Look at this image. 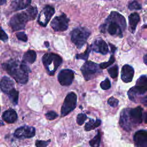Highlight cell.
<instances>
[{
	"mask_svg": "<svg viewBox=\"0 0 147 147\" xmlns=\"http://www.w3.org/2000/svg\"><path fill=\"white\" fill-rule=\"evenodd\" d=\"M9 98L10 101L14 105H16L18 103V92L15 88L11 90L8 94H7Z\"/></svg>",
	"mask_w": 147,
	"mask_h": 147,
	"instance_id": "cell-23",
	"label": "cell"
},
{
	"mask_svg": "<svg viewBox=\"0 0 147 147\" xmlns=\"http://www.w3.org/2000/svg\"><path fill=\"white\" fill-rule=\"evenodd\" d=\"M140 21V16L137 13H133L129 16L130 30L132 33L135 32L138 22Z\"/></svg>",
	"mask_w": 147,
	"mask_h": 147,
	"instance_id": "cell-20",
	"label": "cell"
},
{
	"mask_svg": "<svg viewBox=\"0 0 147 147\" xmlns=\"http://www.w3.org/2000/svg\"><path fill=\"white\" fill-rule=\"evenodd\" d=\"M17 113L11 109L6 110L2 115L3 119L8 123H14L17 119Z\"/></svg>",
	"mask_w": 147,
	"mask_h": 147,
	"instance_id": "cell-18",
	"label": "cell"
},
{
	"mask_svg": "<svg viewBox=\"0 0 147 147\" xmlns=\"http://www.w3.org/2000/svg\"><path fill=\"white\" fill-rule=\"evenodd\" d=\"M101 124V121L99 119H96V120H94L92 119H90L88 122H87L85 125L84 129L86 131H90L95 129L96 127L100 126Z\"/></svg>",
	"mask_w": 147,
	"mask_h": 147,
	"instance_id": "cell-22",
	"label": "cell"
},
{
	"mask_svg": "<svg viewBox=\"0 0 147 147\" xmlns=\"http://www.w3.org/2000/svg\"><path fill=\"white\" fill-rule=\"evenodd\" d=\"M69 20L67 16L63 13L59 16L55 17L51 22V26L56 32H63L66 30L68 27Z\"/></svg>",
	"mask_w": 147,
	"mask_h": 147,
	"instance_id": "cell-10",
	"label": "cell"
},
{
	"mask_svg": "<svg viewBox=\"0 0 147 147\" xmlns=\"http://www.w3.org/2000/svg\"><path fill=\"white\" fill-rule=\"evenodd\" d=\"M81 72L86 80H89L101 72L99 65L91 61H87L81 67Z\"/></svg>",
	"mask_w": 147,
	"mask_h": 147,
	"instance_id": "cell-8",
	"label": "cell"
},
{
	"mask_svg": "<svg viewBox=\"0 0 147 147\" xmlns=\"http://www.w3.org/2000/svg\"><path fill=\"white\" fill-rule=\"evenodd\" d=\"M99 30H100V32H102V33H105V31H106V25L105 24H102L99 27Z\"/></svg>",
	"mask_w": 147,
	"mask_h": 147,
	"instance_id": "cell-36",
	"label": "cell"
},
{
	"mask_svg": "<svg viewBox=\"0 0 147 147\" xmlns=\"http://www.w3.org/2000/svg\"><path fill=\"white\" fill-rule=\"evenodd\" d=\"M147 91V78L146 75L141 76L137 80L136 85L131 87L127 92L129 98L135 102L137 95H144Z\"/></svg>",
	"mask_w": 147,
	"mask_h": 147,
	"instance_id": "cell-7",
	"label": "cell"
},
{
	"mask_svg": "<svg viewBox=\"0 0 147 147\" xmlns=\"http://www.w3.org/2000/svg\"><path fill=\"white\" fill-rule=\"evenodd\" d=\"M58 117V115L56 113L53 111H51L45 114V117L48 120H53Z\"/></svg>",
	"mask_w": 147,
	"mask_h": 147,
	"instance_id": "cell-34",
	"label": "cell"
},
{
	"mask_svg": "<svg viewBox=\"0 0 147 147\" xmlns=\"http://www.w3.org/2000/svg\"><path fill=\"white\" fill-rule=\"evenodd\" d=\"M45 68L49 75H53L62 63L61 57L54 53H47L42 57Z\"/></svg>",
	"mask_w": 147,
	"mask_h": 147,
	"instance_id": "cell-5",
	"label": "cell"
},
{
	"mask_svg": "<svg viewBox=\"0 0 147 147\" xmlns=\"http://www.w3.org/2000/svg\"><path fill=\"white\" fill-rule=\"evenodd\" d=\"M0 88L3 92L7 94L11 90L14 88L13 81L7 76L3 77L0 82Z\"/></svg>",
	"mask_w": 147,
	"mask_h": 147,
	"instance_id": "cell-17",
	"label": "cell"
},
{
	"mask_svg": "<svg viewBox=\"0 0 147 147\" xmlns=\"http://www.w3.org/2000/svg\"><path fill=\"white\" fill-rule=\"evenodd\" d=\"M2 67L17 83L26 84L28 81V74L30 69L26 63L11 60L3 64Z\"/></svg>",
	"mask_w": 147,
	"mask_h": 147,
	"instance_id": "cell-1",
	"label": "cell"
},
{
	"mask_svg": "<svg viewBox=\"0 0 147 147\" xmlns=\"http://www.w3.org/2000/svg\"><path fill=\"white\" fill-rule=\"evenodd\" d=\"M31 3V1L28 0H18L11 2V6L14 11L22 10L26 8Z\"/></svg>",
	"mask_w": 147,
	"mask_h": 147,
	"instance_id": "cell-19",
	"label": "cell"
},
{
	"mask_svg": "<svg viewBox=\"0 0 147 147\" xmlns=\"http://www.w3.org/2000/svg\"><path fill=\"white\" fill-rule=\"evenodd\" d=\"M133 140L137 147H147V131L145 130L137 131L134 135Z\"/></svg>",
	"mask_w": 147,
	"mask_h": 147,
	"instance_id": "cell-14",
	"label": "cell"
},
{
	"mask_svg": "<svg viewBox=\"0 0 147 147\" xmlns=\"http://www.w3.org/2000/svg\"><path fill=\"white\" fill-rule=\"evenodd\" d=\"M77 96L74 92H71L66 96L61 109V115L65 116L74 110L76 105Z\"/></svg>",
	"mask_w": 147,
	"mask_h": 147,
	"instance_id": "cell-9",
	"label": "cell"
},
{
	"mask_svg": "<svg viewBox=\"0 0 147 147\" xmlns=\"http://www.w3.org/2000/svg\"><path fill=\"white\" fill-rule=\"evenodd\" d=\"M128 8L130 10H140L142 8L141 5L137 1H133L128 5Z\"/></svg>",
	"mask_w": 147,
	"mask_h": 147,
	"instance_id": "cell-28",
	"label": "cell"
},
{
	"mask_svg": "<svg viewBox=\"0 0 147 147\" xmlns=\"http://www.w3.org/2000/svg\"><path fill=\"white\" fill-rule=\"evenodd\" d=\"M107 103L111 106V107H117L119 103V100L115 98L113 96H111L110 97L108 100H107Z\"/></svg>",
	"mask_w": 147,
	"mask_h": 147,
	"instance_id": "cell-32",
	"label": "cell"
},
{
	"mask_svg": "<svg viewBox=\"0 0 147 147\" xmlns=\"http://www.w3.org/2000/svg\"><path fill=\"white\" fill-rule=\"evenodd\" d=\"M144 60L145 64H146V55H145L144 56Z\"/></svg>",
	"mask_w": 147,
	"mask_h": 147,
	"instance_id": "cell-38",
	"label": "cell"
},
{
	"mask_svg": "<svg viewBox=\"0 0 147 147\" xmlns=\"http://www.w3.org/2000/svg\"><path fill=\"white\" fill-rule=\"evenodd\" d=\"M91 32L85 28L79 27L74 29L71 32L72 41L79 49L81 48L86 42Z\"/></svg>",
	"mask_w": 147,
	"mask_h": 147,
	"instance_id": "cell-6",
	"label": "cell"
},
{
	"mask_svg": "<svg viewBox=\"0 0 147 147\" xmlns=\"http://www.w3.org/2000/svg\"><path fill=\"white\" fill-rule=\"evenodd\" d=\"M105 24L109 33L112 36H123V32L125 30L126 24L125 17L116 11H111L106 20Z\"/></svg>",
	"mask_w": 147,
	"mask_h": 147,
	"instance_id": "cell-3",
	"label": "cell"
},
{
	"mask_svg": "<svg viewBox=\"0 0 147 147\" xmlns=\"http://www.w3.org/2000/svg\"><path fill=\"white\" fill-rule=\"evenodd\" d=\"M2 125H4V123L2 121H0V126H1Z\"/></svg>",
	"mask_w": 147,
	"mask_h": 147,
	"instance_id": "cell-41",
	"label": "cell"
},
{
	"mask_svg": "<svg viewBox=\"0 0 147 147\" xmlns=\"http://www.w3.org/2000/svg\"><path fill=\"white\" fill-rule=\"evenodd\" d=\"M55 13L54 8L49 5H47L45 6L43 9L40 11L38 17L37 22L42 26L45 27L49 21H50L51 17Z\"/></svg>",
	"mask_w": 147,
	"mask_h": 147,
	"instance_id": "cell-11",
	"label": "cell"
},
{
	"mask_svg": "<svg viewBox=\"0 0 147 147\" xmlns=\"http://www.w3.org/2000/svg\"><path fill=\"white\" fill-rule=\"evenodd\" d=\"M0 110H1V109H0Z\"/></svg>",
	"mask_w": 147,
	"mask_h": 147,
	"instance_id": "cell-42",
	"label": "cell"
},
{
	"mask_svg": "<svg viewBox=\"0 0 147 147\" xmlns=\"http://www.w3.org/2000/svg\"><path fill=\"white\" fill-rule=\"evenodd\" d=\"M36 130L32 126H24L17 129L14 133L15 137L17 138H29L35 136Z\"/></svg>",
	"mask_w": 147,
	"mask_h": 147,
	"instance_id": "cell-13",
	"label": "cell"
},
{
	"mask_svg": "<svg viewBox=\"0 0 147 147\" xmlns=\"http://www.w3.org/2000/svg\"><path fill=\"white\" fill-rule=\"evenodd\" d=\"M100 138L101 134L100 131H98L97 134L89 141L90 146L91 147H99L100 143Z\"/></svg>",
	"mask_w": 147,
	"mask_h": 147,
	"instance_id": "cell-24",
	"label": "cell"
},
{
	"mask_svg": "<svg viewBox=\"0 0 147 147\" xmlns=\"http://www.w3.org/2000/svg\"><path fill=\"white\" fill-rule=\"evenodd\" d=\"M100 87L103 90H108L111 87V82L110 81V80L107 78H106V79L103 81H102L100 83Z\"/></svg>",
	"mask_w": 147,
	"mask_h": 147,
	"instance_id": "cell-30",
	"label": "cell"
},
{
	"mask_svg": "<svg viewBox=\"0 0 147 147\" xmlns=\"http://www.w3.org/2000/svg\"><path fill=\"white\" fill-rule=\"evenodd\" d=\"M134 74V68L129 64L124 65L121 69V79L125 83L132 81Z\"/></svg>",
	"mask_w": 147,
	"mask_h": 147,
	"instance_id": "cell-16",
	"label": "cell"
},
{
	"mask_svg": "<svg viewBox=\"0 0 147 147\" xmlns=\"http://www.w3.org/2000/svg\"><path fill=\"white\" fill-rule=\"evenodd\" d=\"M51 140H48V141H41V140H36L35 144L36 147H46L50 143Z\"/></svg>",
	"mask_w": 147,
	"mask_h": 147,
	"instance_id": "cell-31",
	"label": "cell"
},
{
	"mask_svg": "<svg viewBox=\"0 0 147 147\" xmlns=\"http://www.w3.org/2000/svg\"><path fill=\"white\" fill-rule=\"evenodd\" d=\"M58 80L62 86H68L71 84L74 79V72L69 69H64L58 74Z\"/></svg>",
	"mask_w": 147,
	"mask_h": 147,
	"instance_id": "cell-12",
	"label": "cell"
},
{
	"mask_svg": "<svg viewBox=\"0 0 147 147\" xmlns=\"http://www.w3.org/2000/svg\"><path fill=\"white\" fill-rule=\"evenodd\" d=\"M16 36L19 40L22 41L24 42H26L28 40V37L26 34L23 32H17L16 33Z\"/></svg>",
	"mask_w": 147,
	"mask_h": 147,
	"instance_id": "cell-33",
	"label": "cell"
},
{
	"mask_svg": "<svg viewBox=\"0 0 147 147\" xmlns=\"http://www.w3.org/2000/svg\"><path fill=\"white\" fill-rule=\"evenodd\" d=\"M111 45V51L113 52H114V51L116 49V48L115 47V46L111 45V44H110Z\"/></svg>",
	"mask_w": 147,
	"mask_h": 147,
	"instance_id": "cell-37",
	"label": "cell"
},
{
	"mask_svg": "<svg viewBox=\"0 0 147 147\" xmlns=\"http://www.w3.org/2000/svg\"><path fill=\"white\" fill-rule=\"evenodd\" d=\"M91 47L88 45L86 51H84V52L83 53H80V54H77L76 55V58L77 59H82V60H87L88 58V56L91 52Z\"/></svg>",
	"mask_w": 147,
	"mask_h": 147,
	"instance_id": "cell-25",
	"label": "cell"
},
{
	"mask_svg": "<svg viewBox=\"0 0 147 147\" xmlns=\"http://www.w3.org/2000/svg\"><path fill=\"white\" fill-rule=\"evenodd\" d=\"M36 53L33 50H29L27 52H26L24 56L22 59V62L24 63H29L30 64L33 63L36 59Z\"/></svg>",
	"mask_w": 147,
	"mask_h": 147,
	"instance_id": "cell-21",
	"label": "cell"
},
{
	"mask_svg": "<svg viewBox=\"0 0 147 147\" xmlns=\"http://www.w3.org/2000/svg\"><path fill=\"white\" fill-rule=\"evenodd\" d=\"M8 39V36L5 31L0 26V40L3 41H6Z\"/></svg>",
	"mask_w": 147,
	"mask_h": 147,
	"instance_id": "cell-35",
	"label": "cell"
},
{
	"mask_svg": "<svg viewBox=\"0 0 147 147\" xmlns=\"http://www.w3.org/2000/svg\"><path fill=\"white\" fill-rule=\"evenodd\" d=\"M114 61H115V58H114V57L113 55H111V57H110V59H109V60L108 61L100 63V64L99 65V68H101V69H105V68L108 67L109 66H110V65H111L112 64H113L114 62Z\"/></svg>",
	"mask_w": 147,
	"mask_h": 147,
	"instance_id": "cell-27",
	"label": "cell"
},
{
	"mask_svg": "<svg viewBox=\"0 0 147 147\" xmlns=\"http://www.w3.org/2000/svg\"><path fill=\"white\" fill-rule=\"evenodd\" d=\"M44 44H45V45H46V47H48L49 46V43H48V41H45V42H44Z\"/></svg>",
	"mask_w": 147,
	"mask_h": 147,
	"instance_id": "cell-40",
	"label": "cell"
},
{
	"mask_svg": "<svg viewBox=\"0 0 147 147\" xmlns=\"http://www.w3.org/2000/svg\"><path fill=\"white\" fill-rule=\"evenodd\" d=\"M143 109L140 107L123 109L120 115L119 125L125 130L130 131L134 125L141 123L143 120Z\"/></svg>",
	"mask_w": 147,
	"mask_h": 147,
	"instance_id": "cell-2",
	"label": "cell"
},
{
	"mask_svg": "<svg viewBox=\"0 0 147 147\" xmlns=\"http://www.w3.org/2000/svg\"><path fill=\"white\" fill-rule=\"evenodd\" d=\"M108 72L112 78H116L118 75V67L115 65L108 69Z\"/></svg>",
	"mask_w": 147,
	"mask_h": 147,
	"instance_id": "cell-26",
	"label": "cell"
},
{
	"mask_svg": "<svg viewBox=\"0 0 147 147\" xmlns=\"http://www.w3.org/2000/svg\"><path fill=\"white\" fill-rule=\"evenodd\" d=\"M91 49L94 51L100 53L102 55H106L109 52V47L106 42L102 38L98 39L91 45Z\"/></svg>",
	"mask_w": 147,
	"mask_h": 147,
	"instance_id": "cell-15",
	"label": "cell"
},
{
	"mask_svg": "<svg viewBox=\"0 0 147 147\" xmlns=\"http://www.w3.org/2000/svg\"><path fill=\"white\" fill-rule=\"evenodd\" d=\"M37 14V7L31 6L26 11L14 15L9 21V25L13 30H20L25 28L28 21L34 20Z\"/></svg>",
	"mask_w": 147,
	"mask_h": 147,
	"instance_id": "cell-4",
	"label": "cell"
},
{
	"mask_svg": "<svg viewBox=\"0 0 147 147\" xmlns=\"http://www.w3.org/2000/svg\"><path fill=\"white\" fill-rule=\"evenodd\" d=\"M87 115L83 113H80L77 116V118H76V122L79 125H82L84 122H85V121L87 119Z\"/></svg>",
	"mask_w": 147,
	"mask_h": 147,
	"instance_id": "cell-29",
	"label": "cell"
},
{
	"mask_svg": "<svg viewBox=\"0 0 147 147\" xmlns=\"http://www.w3.org/2000/svg\"><path fill=\"white\" fill-rule=\"evenodd\" d=\"M6 2V1H1L0 0V5H3V3H5Z\"/></svg>",
	"mask_w": 147,
	"mask_h": 147,
	"instance_id": "cell-39",
	"label": "cell"
}]
</instances>
